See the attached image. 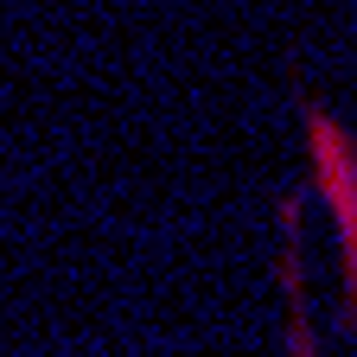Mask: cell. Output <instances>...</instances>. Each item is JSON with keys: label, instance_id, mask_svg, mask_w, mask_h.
Returning <instances> with one entry per match:
<instances>
[{"label": "cell", "instance_id": "1", "mask_svg": "<svg viewBox=\"0 0 357 357\" xmlns=\"http://www.w3.org/2000/svg\"><path fill=\"white\" fill-rule=\"evenodd\" d=\"M306 178L326 204L332 243H338V275H344V319L357 332V134L326 109L306 102ZM281 300H287V357H319V338H312V312L300 294V255L294 243H281Z\"/></svg>", "mask_w": 357, "mask_h": 357}]
</instances>
